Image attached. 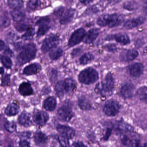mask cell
Segmentation results:
<instances>
[{
    "label": "cell",
    "instance_id": "1",
    "mask_svg": "<svg viewBox=\"0 0 147 147\" xmlns=\"http://www.w3.org/2000/svg\"><path fill=\"white\" fill-rule=\"evenodd\" d=\"M123 16L117 13L106 14L98 17L97 24L101 27L112 28L120 26L123 21Z\"/></svg>",
    "mask_w": 147,
    "mask_h": 147
},
{
    "label": "cell",
    "instance_id": "2",
    "mask_svg": "<svg viewBox=\"0 0 147 147\" xmlns=\"http://www.w3.org/2000/svg\"><path fill=\"white\" fill-rule=\"evenodd\" d=\"M37 49L34 44H27L22 47L20 52L17 58L18 63L20 65H23L30 62L35 57Z\"/></svg>",
    "mask_w": 147,
    "mask_h": 147
},
{
    "label": "cell",
    "instance_id": "3",
    "mask_svg": "<svg viewBox=\"0 0 147 147\" xmlns=\"http://www.w3.org/2000/svg\"><path fill=\"white\" fill-rule=\"evenodd\" d=\"M114 81L113 76L111 73H108L104 79L96 86V91L102 96H106L110 95L113 91Z\"/></svg>",
    "mask_w": 147,
    "mask_h": 147
},
{
    "label": "cell",
    "instance_id": "4",
    "mask_svg": "<svg viewBox=\"0 0 147 147\" xmlns=\"http://www.w3.org/2000/svg\"><path fill=\"white\" fill-rule=\"evenodd\" d=\"M98 79L97 71L91 68H87L80 72L78 76L80 82L89 85L96 82Z\"/></svg>",
    "mask_w": 147,
    "mask_h": 147
},
{
    "label": "cell",
    "instance_id": "5",
    "mask_svg": "<svg viewBox=\"0 0 147 147\" xmlns=\"http://www.w3.org/2000/svg\"><path fill=\"white\" fill-rule=\"evenodd\" d=\"M127 132L121 134V140L123 145L128 147H146V145L141 142L136 137Z\"/></svg>",
    "mask_w": 147,
    "mask_h": 147
},
{
    "label": "cell",
    "instance_id": "6",
    "mask_svg": "<svg viewBox=\"0 0 147 147\" xmlns=\"http://www.w3.org/2000/svg\"><path fill=\"white\" fill-rule=\"evenodd\" d=\"M74 114L70 105L66 103L63 105L59 109L57 116L59 120L63 122H69L73 117Z\"/></svg>",
    "mask_w": 147,
    "mask_h": 147
},
{
    "label": "cell",
    "instance_id": "7",
    "mask_svg": "<svg viewBox=\"0 0 147 147\" xmlns=\"http://www.w3.org/2000/svg\"><path fill=\"white\" fill-rule=\"evenodd\" d=\"M60 38L58 35L52 34L46 38L41 47V50L44 53L49 51L51 49L59 44Z\"/></svg>",
    "mask_w": 147,
    "mask_h": 147
},
{
    "label": "cell",
    "instance_id": "8",
    "mask_svg": "<svg viewBox=\"0 0 147 147\" xmlns=\"http://www.w3.org/2000/svg\"><path fill=\"white\" fill-rule=\"evenodd\" d=\"M120 105L117 101L109 100L106 102L103 108V111L108 116H115L119 112Z\"/></svg>",
    "mask_w": 147,
    "mask_h": 147
},
{
    "label": "cell",
    "instance_id": "9",
    "mask_svg": "<svg viewBox=\"0 0 147 147\" xmlns=\"http://www.w3.org/2000/svg\"><path fill=\"white\" fill-rule=\"evenodd\" d=\"M86 34L85 30L84 28H79L74 31L69 40V46L72 47L79 44L84 39Z\"/></svg>",
    "mask_w": 147,
    "mask_h": 147
},
{
    "label": "cell",
    "instance_id": "10",
    "mask_svg": "<svg viewBox=\"0 0 147 147\" xmlns=\"http://www.w3.org/2000/svg\"><path fill=\"white\" fill-rule=\"evenodd\" d=\"M57 131L62 135V136L67 139H71L75 136V130L69 126L58 125L57 126Z\"/></svg>",
    "mask_w": 147,
    "mask_h": 147
},
{
    "label": "cell",
    "instance_id": "11",
    "mask_svg": "<svg viewBox=\"0 0 147 147\" xmlns=\"http://www.w3.org/2000/svg\"><path fill=\"white\" fill-rule=\"evenodd\" d=\"M49 118V115L46 112L38 111L34 113L33 120L38 125L44 126L48 121Z\"/></svg>",
    "mask_w": 147,
    "mask_h": 147
},
{
    "label": "cell",
    "instance_id": "12",
    "mask_svg": "<svg viewBox=\"0 0 147 147\" xmlns=\"http://www.w3.org/2000/svg\"><path fill=\"white\" fill-rule=\"evenodd\" d=\"M146 21V19L143 17L133 18L127 21L124 24V27L127 29H133L144 24Z\"/></svg>",
    "mask_w": 147,
    "mask_h": 147
},
{
    "label": "cell",
    "instance_id": "13",
    "mask_svg": "<svg viewBox=\"0 0 147 147\" xmlns=\"http://www.w3.org/2000/svg\"><path fill=\"white\" fill-rule=\"evenodd\" d=\"M135 87L133 84L130 83H126L122 87L121 94L123 97L129 98L134 96L135 92Z\"/></svg>",
    "mask_w": 147,
    "mask_h": 147
},
{
    "label": "cell",
    "instance_id": "14",
    "mask_svg": "<svg viewBox=\"0 0 147 147\" xmlns=\"http://www.w3.org/2000/svg\"><path fill=\"white\" fill-rule=\"evenodd\" d=\"M129 74L134 78L140 77L143 73L144 66L140 63H135L130 65L128 67Z\"/></svg>",
    "mask_w": 147,
    "mask_h": 147
},
{
    "label": "cell",
    "instance_id": "15",
    "mask_svg": "<svg viewBox=\"0 0 147 147\" xmlns=\"http://www.w3.org/2000/svg\"><path fill=\"white\" fill-rule=\"evenodd\" d=\"M75 14V10L73 9H65L63 13L60 17V22L62 25L68 24L72 21Z\"/></svg>",
    "mask_w": 147,
    "mask_h": 147
},
{
    "label": "cell",
    "instance_id": "16",
    "mask_svg": "<svg viewBox=\"0 0 147 147\" xmlns=\"http://www.w3.org/2000/svg\"><path fill=\"white\" fill-rule=\"evenodd\" d=\"M139 56V53L135 50H128L123 51L121 53L120 58L123 61H132Z\"/></svg>",
    "mask_w": 147,
    "mask_h": 147
},
{
    "label": "cell",
    "instance_id": "17",
    "mask_svg": "<svg viewBox=\"0 0 147 147\" xmlns=\"http://www.w3.org/2000/svg\"><path fill=\"white\" fill-rule=\"evenodd\" d=\"M18 122L20 125L25 127H29L32 124V118L29 113L23 112L18 118Z\"/></svg>",
    "mask_w": 147,
    "mask_h": 147
},
{
    "label": "cell",
    "instance_id": "18",
    "mask_svg": "<svg viewBox=\"0 0 147 147\" xmlns=\"http://www.w3.org/2000/svg\"><path fill=\"white\" fill-rule=\"evenodd\" d=\"M109 40H114L122 45H127L130 43L129 37L124 34H117L110 36L108 38Z\"/></svg>",
    "mask_w": 147,
    "mask_h": 147
},
{
    "label": "cell",
    "instance_id": "19",
    "mask_svg": "<svg viewBox=\"0 0 147 147\" xmlns=\"http://www.w3.org/2000/svg\"><path fill=\"white\" fill-rule=\"evenodd\" d=\"M34 140L36 145L39 147H44L46 144L47 137L46 134L41 132L35 133L34 135Z\"/></svg>",
    "mask_w": 147,
    "mask_h": 147
},
{
    "label": "cell",
    "instance_id": "20",
    "mask_svg": "<svg viewBox=\"0 0 147 147\" xmlns=\"http://www.w3.org/2000/svg\"><path fill=\"white\" fill-rule=\"evenodd\" d=\"M99 34V31L96 28H92L88 31L84 38V42L86 44H90L97 38Z\"/></svg>",
    "mask_w": 147,
    "mask_h": 147
},
{
    "label": "cell",
    "instance_id": "21",
    "mask_svg": "<svg viewBox=\"0 0 147 147\" xmlns=\"http://www.w3.org/2000/svg\"><path fill=\"white\" fill-rule=\"evenodd\" d=\"M19 92L22 96H28L32 95L33 90L31 85L27 82H23L20 85L19 88Z\"/></svg>",
    "mask_w": 147,
    "mask_h": 147
},
{
    "label": "cell",
    "instance_id": "22",
    "mask_svg": "<svg viewBox=\"0 0 147 147\" xmlns=\"http://www.w3.org/2000/svg\"><path fill=\"white\" fill-rule=\"evenodd\" d=\"M41 66L38 63H33L27 66L23 70V73L27 75H33L39 72Z\"/></svg>",
    "mask_w": 147,
    "mask_h": 147
},
{
    "label": "cell",
    "instance_id": "23",
    "mask_svg": "<svg viewBox=\"0 0 147 147\" xmlns=\"http://www.w3.org/2000/svg\"><path fill=\"white\" fill-rule=\"evenodd\" d=\"M20 111L19 105L16 103H12L8 105L5 110V113L8 116L11 117L18 114Z\"/></svg>",
    "mask_w": 147,
    "mask_h": 147
},
{
    "label": "cell",
    "instance_id": "24",
    "mask_svg": "<svg viewBox=\"0 0 147 147\" xmlns=\"http://www.w3.org/2000/svg\"><path fill=\"white\" fill-rule=\"evenodd\" d=\"M63 83L66 93H72L76 89V83L72 79H66L63 81Z\"/></svg>",
    "mask_w": 147,
    "mask_h": 147
},
{
    "label": "cell",
    "instance_id": "25",
    "mask_svg": "<svg viewBox=\"0 0 147 147\" xmlns=\"http://www.w3.org/2000/svg\"><path fill=\"white\" fill-rule=\"evenodd\" d=\"M57 103V101L55 98L49 97L44 101V107L48 111H53L56 109Z\"/></svg>",
    "mask_w": 147,
    "mask_h": 147
},
{
    "label": "cell",
    "instance_id": "26",
    "mask_svg": "<svg viewBox=\"0 0 147 147\" xmlns=\"http://www.w3.org/2000/svg\"><path fill=\"white\" fill-rule=\"evenodd\" d=\"M79 106L83 110H89L92 108L90 101L85 97H81L78 102Z\"/></svg>",
    "mask_w": 147,
    "mask_h": 147
},
{
    "label": "cell",
    "instance_id": "27",
    "mask_svg": "<svg viewBox=\"0 0 147 147\" xmlns=\"http://www.w3.org/2000/svg\"><path fill=\"white\" fill-rule=\"evenodd\" d=\"M11 15L14 20L20 22L25 19V14L20 10H14L11 12Z\"/></svg>",
    "mask_w": 147,
    "mask_h": 147
},
{
    "label": "cell",
    "instance_id": "28",
    "mask_svg": "<svg viewBox=\"0 0 147 147\" xmlns=\"http://www.w3.org/2000/svg\"><path fill=\"white\" fill-rule=\"evenodd\" d=\"M55 90L57 95L59 97H62L66 93L64 86L63 81H60L58 82L55 87Z\"/></svg>",
    "mask_w": 147,
    "mask_h": 147
},
{
    "label": "cell",
    "instance_id": "29",
    "mask_svg": "<svg viewBox=\"0 0 147 147\" xmlns=\"http://www.w3.org/2000/svg\"><path fill=\"white\" fill-rule=\"evenodd\" d=\"M7 2L9 7L14 10L20 9L23 4V0H8Z\"/></svg>",
    "mask_w": 147,
    "mask_h": 147
},
{
    "label": "cell",
    "instance_id": "30",
    "mask_svg": "<svg viewBox=\"0 0 147 147\" xmlns=\"http://www.w3.org/2000/svg\"><path fill=\"white\" fill-rule=\"evenodd\" d=\"M63 50L60 47L55 48L49 53L50 58L52 60H57L63 55Z\"/></svg>",
    "mask_w": 147,
    "mask_h": 147
},
{
    "label": "cell",
    "instance_id": "31",
    "mask_svg": "<svg viewBox=\"0 0 147 147\" xmlns=\"http://www.w3.org/2000/svg\"><path fill=\"white\" fill-rule=\"evenodd\" d=\"M137 93L139 98L147 104V86H143L139 88Z\"/></svg>",
    "mask_w": 147,
    "mask_h": 147
},
{
    "label": "cell",
    "instance_id": "32",
    "mask_svg": "<svg viewBox=\"0 0 147 147\" xmlns=\"http://www.w3.org/2000/svg\"><path fill=\"white\" fill-rule=\"evenodd\" d=\"M94 59V57L90 53L84 54L80 59V63L82 65H85L90 63Z\"/></svg>",
    "mask_w": 147,
    "mask_h": 147
},
{
    "label": "cell",
    "instance_id": "33",
    "mask_svg": "<svg viewBox=\"0 0 147 147\" xmlns=\"http://www.w3.org/2000/svg\"><path fill=\"white\" fill-rule=\"evenodd\" d=\"M41 5L40 0H29L27 6L30 9L34 10L40 7Z\"/></svg>",
    "mask_w": 147,
    "mask_h": 147
},
{
    "label": "cell",
    "instance_id": "34",
    "mask_svg": "<svg viewBox=\"0 0 147 147\" xmlns=\"http://www.w3.org/2000/svg\"><path fill=\"white\" fill-rule=\"evenodd\" d=\"M35 34L34 29L33 28H30L27 30L26 32L22 35V38L24 40H29L33 38Z\"/></svg>",
    "mask_w": 147,
    "mask_h": 147
},
{
    "label": "cell",
    "instance_id": "35",
    "mask_svg": "<svg viewBox=\"0 0 147 147\" xmlns=\"http://www.w3.org/2000/svg\"><path fill=\"white\" fill-rule=\"evenodd\" d=\"M4 127L8 132L13 133L16 129V125L13 122L8 121L4 124Z\"/></svg>",
    "mask_w": 147,
    "mask_h": 147
},
{
    "label": "cell",
    "instance_id": "36",
    "mask_svg": "<svg viewBox=\"0 0 147 147\" xmlns=\"http://www.w3.org/2000/svg\"><path fill=\"white\" fill-rule=\"evenodd\" d=\"M51 27L49 25H45L39 26L37 32V36H42L45 35L50 29Z\"/></svg>",
    "mask_w": 147,
    "mask_h": 147
},
{
    "label": "cell",
    "instance_id": "37",
    "mask_svg": "<svg viewBox=\"0 0 147 147\" xmlns=\"http://www.w3.org/2000/svg\"><path fill=\"white\" fill-rule=\"evenodd\" d=\"M15 28L19 32H22L25 31H27L29 28H30V27H29V25L26 24V23H21V22L20 23V22H19V23L15 25Z\"/></svg>",
    "mask_w": 147,
    "mask_h": 147
},
{
    "label": "cell",
    "instance_id": "38",
    "mask_svg": "<svg viewBox=\"0 0 147 147\" xmlns=\"http://www.w3.org/2000/svg\"><path fill=\"white\" fill-rule=\"evenodd\" d=\"M2 63L6 68L9 69L12 67V62L11 59L7 56H3L1 59Z\"/></svg>",
    "mask_w": 147,
    "mask_h": 147
},
{
    "label": "cell",
    "instance_id": "39",
    "mask_svg": "<svg viewBox=\"0 0 147 147\" xmlns=\"http://www.w3.org/2000/svg\"><path fill=\"white\" fill-rule=\"evenodd\" d=\"M10 24V21L8 17L6 16L0 17V26L3 28L8 27Z\"/></svg>",
    "mask_w": 147,
    "mask_h": 147
},
{
    "label": "cell",
    "instance_id": "40",
    "mask_svg": "<svg viewBox=\"0 0 147 147\" xmlns=\"http://www.w3.org/2000/svg\"><path fill=\"white\" fill-rule=\"evenodd\" d=\"M50 19L48 17H42L40 19L36 22V25L39 26H45V25H48L50 23Z\"/></svg>",
    "mask_w": 147,
    "mask_h": 147
},
{
    "label": "cell",
    "instance_id": "41",
    "mask_svg": "<svg viewBox=\"0 0 147 147\" xmlns=\"http://www.w3.org/2000/svg\"><path fill=\"white\" fill-rule=\"evenodd\" d=\"M59 142L62 147H70L68 139L63 136H61L59 137Z\"/></svg>",
    "mask_w": 147,
    "mask_h": 147
},
{
    "label": "cell",
    "instance_id": "42",
    "mask_svg": "<svg viewBox=\"0 0 147 147\" xmlns=\"http://www.w3.org/2000/svg\"><path fill=\"white\" fill-rule=\"evenodd\" d=\"M19 40V37L15 33L10 32L7 35V40L9 42H14L17 41Z\"/></svg>",
    "mask_w": 147,
    "mask_h": 147
},
{
    "label": "cell",
    "instance_id": "43",
    "mask_svg": "<svg viewBox=\"0 0 147 147\" xmlns=\"http://www.w3.org/2000/svg\"><path fill=\"white\" fill-rule=\"evenodd\" d=\"M105 50L109 52H115L117 50L116 46L114 44H109V45H106L105 47Z\"/></svg>",
    "mask_w": 147,
    "mask_h": 147
},
{
    "label": "cell",
    "instance_id": "44",
    "mask_svg": "<svg viewBox=\"0 0 147 147\" xmlns=\"http://www.w3.org/2000/svg\"><path fill=\"white\" fill-rule=\"evenodd\" d=\"M9 80H10V79H9V77L8 75H6L4 76L2 80V85L4 86L7 85L9 83Z\"/></svg>",
    "mask_w": 147,
    "mask_h": 147
},
{
    "label": "cell",
    "instance_id": "45",
    "mask_svg": "<svg viewBox=\"0 0 147 147\" xmlns=\"http://www.w3.org/2000/svg\"><path fill=\"white\" fill-rule=\"evenodd\" d=\"M81 51V50L80 48H76V49H74L71 53V56L73 57H77L80 54Z\"/></svg>",
    "mask_w": 147,
    "mask_h": 147
},
{
    "label": "cell",
    "instance_id": "46",
    "mask_svg": "<svg viewBox=\"0 0 147 147\" xmlns=\"http://www.w3.org/2000/svg\"><path fill=\"white\" fill-rule=\"evenodd\" d=\"M74 147H87L84 144L81 142H77L73 143Z\"/></svg>",
    "mask_w": 147,
    "mask_h": 147
},
{
    "label": "cell",
    "instance_id": "47",
    "mask_svg": "<svg viewBox=\"0 0 147 147\" xmlns=\"http://www.w3.org/2000/svg\"><path fill=\"white\" fill-rule=\"evenodd\" d=\"M20 147H30L29 142L26 140L22 141L20 142Z\"/></svg>",
    "mask_w": 147,
    "mask_h": 147
},
{
    "label": "cell",
    "instance_id": "48",
    "mask_svg": "<svg viewBox=\"0 0 147 147\" xmlns=\"http://www.w3.org/2000/svg\"><path fill=\"white\" fill-rule=\"evenodd\" d=\"M94 0H80V1L84 4H88L92 2Z\"/></svg>",
    "mask_w": 147,
    "mask_h": 147
},
{
    "label": "cell",
    "instance_id": "49",
    "mask_svg": "<svg viewBox=\"0 0 147 147\" xmlns=\"http://www.w3.org/2000/svg\"><path fill=\"white\" fill-rule=\"evenodd\" d=\"M5 45L4 42L2 40H0V51H2L5 47Z\"/></svg>",
    "mask_w": 147,
    "mask_h": 147
},
{
    "label": "cell",
    "instance_id": "50",
    "mask_svg": "<svg viewBox=\"0 0 147 147\" xmlns=\"http://www.w3.org/2000/svg\"><path fill=\"white\" fill-rule=\"evenodd\" d=\"M145 4L146 5L144 6V9H145V11L147 13V0H146V1L145 2Z\"/></svg>",
    "mask_w": 147,
    "mask_h": 147
},
{
    "label": "cell",
    "instance_id": "51",
    "mask_svg": "<svg viewBox=\"0 0 147 147\" xmlns=\"http://www.w3.org/2000/svg\"><path fill=\"white\" fill-rule=\"evenodd\" d=\"M3 72H4V70H3V68H0V74H1L3 73Z\"/></svg>",
    "mask_w": 147,
    "mask_h": 147
},
{
    "label": "cell",
    "instance_id": "52",
    "mask_svg": "<svg viewBox=\"0 0 147 147\" xmlns=\"http://www.w3.org/2000/svg\"><path fill=\"white\" fill-rule=\"evenodd\" d=\"M144 53H147V47L144 48Z\"/></svg>",
    "mask_w": 147,
    "mask_h": 147
}]
</instances>
